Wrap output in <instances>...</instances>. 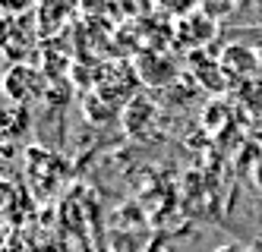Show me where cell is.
Returning <instances> with one entry per match:
<instances>
[{
  "label": "cell",
  "instance_id": "cell-1",
  "mask_svg": "<svg viewBox=\"0 0 262 252\" xmlns=\"http://www.w3.org/2000/svg\"><path fill=\"white\" fill-rule=\"evenodd\" d=\"M221 73L224 76H237V79H250V76L262 66L259 60V54L250 51V48H240V44H231V48H224L221 54Z\"/></svg>",
  "mask_w": 262,
  "mask_h": 252
},
{
  "label": "cell",
  "instance_id": "cell-2",
  "mask_svg": "<svg viewBox=\"0 0 262 252\" xmlns=\"http://www.w3.org/2000/svg\"><path fill=\"white\" fill-rule=\"evenodd\" d=\"M32 4H35V0H0V13H10V16H16V13H26V10H32Z\"/></svg>",
  "mask_w": 262,
  "mask_h": 252
},
{
  "label": "cell",
  "instance_id": "cell-3",
  "mask_svg": "<svg viewBox=\"0 0 262 252\" xmlns=\"http://www.w3.org/2000/svg\"><path fill=\"white\" fill-rule=\"evenodd\" d=\"M161 7L180 16V13H190V10L196 7V0H161Z\"/></svg>",
  "mask_w": 262,
  "mask_h": 252
},
{
  "label": "cell",
  "instance_id": "cell-4",
  "mask_svg": "<svg viewBox=\"0 0 262 252\" xmlns=\"http://www.w3.org/2000/svg\"><path fill=\"white\" fill-rule=\"evenodd\" d=\"M7 38H10V22L0 16V44H7Z\"/></svg>",
  "mask_w": 262,
  "mask_h": 252
},
{
  "label": "cell",
  "instance_id": "cell-5",
  "mask_svg": "<svg viewBox=\"0 0 262 252\" xmlns=\"http://www.w3.org/2000/svg\"><path fill=\"white\" fill-rule=\"evenodd\" d=\"M215 252H250V249H243V246H237V243H228V246H218Z\"/></svg>",
  "mask_w": 262,
  "mask_h": 252
}]
</instances>
